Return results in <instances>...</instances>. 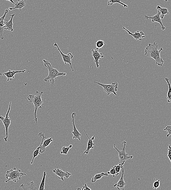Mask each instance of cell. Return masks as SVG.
<instances>
[{
	"instance_id": "8d00e7d4",
	"label": "cell",
	"mask_w": 171,
	"mask_h": 190,
	"mask_svg": "<svg viewBox=\"0 0 171 190\" xmlns=\"http://www.w3.org/2000/svg\"><path fill=\"white\" fill-rule=\"evenodd\" d=\"M169 1V0H165V2H167V1Z\"/></svg>"
},
{
	"instance_id": "7402d4cb",
	"label": "cell",
	"mask_w": 171,
	"mask_h": 190,
	"mask_svg": "<svg viewBox=\"0 0 171 190\" xmlns=\"http://www.w3.org/2000/svg\"><path fill=\"white\" fill-rule=\"evenodd\" d=\"M20 187L22 188L23 190H39V189L38 188L35 186L34 183L33 181H31L30 183H26V185H24V184H22L20 186Z\"/></svg>"
},
{
	"instance_id": "30bf717a",
	"label": "cell",
	"mask_w": 171,
	"mask_h": 190,
	"mask_svg": "<svg viewBox=\"0 0 171 190\" xmlns=\"http://www.w3.org/2000/svg\"><path fill=\"white\" fill-rule=\"evenodd\" d=\"M53 171L54 173L56 174L59 179L62 180L63 181H64L63 179L64 177H66L67 178H68L72 175V174L69 173L67 171H66V172H63L62 169H60L58 167L54 169Z\"/></svg>"
},
{
	"instance_id": "4316f807",
	"label": "cell",
	"mask_w": 171,
	"mask_h": 190,
	"mask_svg": "<svg viewBox=\"0 0 171 190\" xmlns=\"http://www.w3.org/2000/svg\"><path fill=\"white\" fill-rule=\"evenodd\" d=\"M46 172L45 171H44L43 172V175L41 183L40 184V188H39V190H44L45 186V181L46 177Z\"/></svg>"
},
{
	"instance_id": "8fae6325",
	"label": "cell",
	"mask_w": 171,
	"mask_h": 190,
	"mask_svg": "<svg viewBox=\"0 0 171 190\" xmlns=\"http://www.w3.org/2000/svg\"><path fill=\"white\" fill-rule=\"evenodd\" d=\"M99 49L96 48L95 49H92V55L93 56L95 62L96 64L97 67L98 68L99 67V60H101L102 58L104 57V55L102 53H99L98 52Z\"/></svg>"
},
{
	"instance_id": "f1b7e54d",
	"label": "cell",
	"mask_w": 171,
	"mask_h": 190,
	"mask_svg": "<svg viewBox=\"0 0 171 190\" xmlns=\"http://www.w3.org/2000/svg\"><path fill=\"white\" fill-rule=\"evenodd\" d=\"M125 162H123L122 163H119L118 165L115 166V169L116 171V176L118 175H119L120 172V170L122 169V168H124L123 167V165L124 164V163Z\"/></svg>"
},
{
	"instance_id": "52a82bcc",
	"label": "cell",
	"mask_w": 171,
	"mask_h": 190,
	"mask_svg": "<svg viewBox=\"0 0 171 190\" xmlns=\"http://www.w3.org/2000/svg\"><path fill=\"white\" fill-rule=\"evenodd\" d=\"M122 144H124V147L122 148V150L121 151L118 150L116 147H115V144H114V148L118 151V157L120 159V163H122L123 162H125L128 159H132L133 156H129L128 154H127L125 151V147L127 142L124 141L122 142Z\"/></svg>"
},
{
	"instance_id": "d6a6232c",
	"label": "cell",
	"mask_w": 171,
	"mask_h": 190,
	"mask_svg": "<svg viewBox=\"0 0 171 190\" xmlns=\"http://www.w3.org/2000/svg\"><path fill=\"white\" fill-rule=\"evenodd\" d=\"M160 186V180H158L157 181H155L154 183L153 188L155 190H156V189L158 188Z\"/></svg>"
},
{
	"instance_id": "5bb4252c",
	"label": "cell",
	"mask_w": 171,
	"mask_h": 190,
	"mask_svg": "<svg viewBox=\"0 0 171 190\" xmlns=\"http://www.w3.org/2000/svg\"><path fill=\"white\" fill-rule=\"evenodd\" d=\"M161 13L160 11H158L157 14L153 16L152 17H148L147 16L145 15L146 19L148 20V19H150L152 20V22H157L160 24L161 26V29L163 30H164L166 29V27H164V26L162 24V22L161 21V19L160 17Z\"/></svg>"
},
{
	"instance_id": "d590c367",
	"label": "cell",
	"mask_w": 171,
	"mask_h": 190,
	"mask_svg": "<svg viewBox=\"0 0 171 190\" xmlns=\"http://www.w3.org/2000/svg\"><path fill=\"white\" fill-rule=\"evenodd\" d=\"M6 1H9L11 3L15 4V3H14V2L13 0H6Z\"/></svg>"
},
{
	"instance_id": "9a60e30c",
	"label": "cell",
	"mask_w": 171,
	"mask_h": 190,
	"mask_svg": "<svg viewBox=\"0 0 171 190\" xmlns=\"http://www.w3.org/2000/svg\"><path fill=\"white\" fill-rule=\"evenodd\" d=\"M121 171L122 172V175L121 178H120L118 182L113 185L114 187H115L118 190H124V186L126 185V183L124 181V177H123L124 172V168L121 169Z\"/></svg>"
},
{
	"instance_id": "d6986e66",
	"label": "cell",
	"mask_w": 171,
	"mask_h": 190,
	"mask_svg": "<svg viewBox=\"0 0 171 190\" xmlns=\"http://www.w3.org/2000/svg\"><path fill=\"white\" fill-rule=\"evenodd\" d=\"M38 135L40 136V137H42V139L41 144H40V145L39 146V147L37 148V149H36V150L34 152V153H33V157L31 163H30V164H33V161H34L35 158L36 157H37V156H38V155L39 154H40V151L42 143L44 139L47 138V137L44 136V133H42V132L39 133L38 134Z\"/></svg>"
},
{
	"instance_id": "d4e9b609",
	"label": "cell",
	"mask_w": 171,
	"mask_h": 190,
	"mask_svg": "<svg viewBox=\"0 0 171 190\" xmlns=\"http://www.w3.org/2000/svg\"><path fill=\"white\" fill-rule=\"evenodd\" d=\"M165 81H166L169 86V90L167 94V100L168 102H171V86L170 83L169 82V78H165Z\"/></svg>"
},
{
	"instance_id": "8992f818",
	"label": "cell",
	"mask_w": 171,
	"mask_h": 190,
	"mask_svg": "<svg viewBox=\"0 0 171 190\" xmlns=\"http://www.w3.org/2000/svg\"><path fill=\"white\" fill-rule=\"evenodd\" d=\"M11 102H10L9 107H8V111L5 115V117H4L2 116H0V121H2L4 125H5L6 132V137L4 138V140L6 142H8V128L11 123V120L8 116L10 111Z\"/></svg>"
},
{
	"instance_id": "e0dca14e",
	"label": "cell",
	"mask_w": 171,
	"mask_h": 190,
	"mask_svg": "<svg viewBox=\"0 0 171 190\" xmlns=\"http://www.w3.org/2000/svg\"><path fill=\"white\" fill-rule=\"evenodd\" d=\"M8 9L5 10V13L3 15L2 17H0V39L3 40L4 37L3 36L4 27H5V24H4V20L6 15L8 14Z\"/></svg>"
},
{
	"instance_id": "603a6c76",
	"label": "cell",
	"mask_w": 171,
	"mask_h": 190,
	"mask_svg": "<svg viewBox=\"0 0 171 190\" xmlns=\"http://www.w3.org/2000/svg\"><path fill=\"white\" fill-rule=\"evenodd\" d=\"M108 172H102L101 173L96 174L92 178V180H91V182L92 183H94L97 180L101 179L102 178V177L108 176Z\"/></svg>"
},
{
	"instance_id": "4dcf8cb0",
	"label": "cell",
	"mask_w": 171,
	"mask_h": 190,
	"mask_svg": "<svg viewBox=\"0 0 171 190\" xmlns=\"http://www.w3.org/2000/svg\"><path fill=\"white\" fill-rule=\"evenodd\" d=\"M108 172V175H112L113 177H114L115 175H116V172L115 169V166L111 168V170H110L109 172Z\"/></svg>"
},
{
	"instance_id": "6da1fadb",
	"label": "cell",
	"mask_w": 171,
	"mask_h": 190,
	"mask_svg": "<svg viewBox=\"0 0 171 190\" xmlns=\"http://www.w3.org/2000/svg\"><path fill=\"white\" fill-rule=\"evenodd\" d=\"M162 50V48L158 50V46L156 42L153 43H149L145 50V55L152 58L156 61V65L161 66L164 63L163 60L160 56L161 52Z\"/></svg>"
},
{
	"instance_id": "1f68e13d",
	"label": "cell",
	"mask_w": 171,
	"mask_h": 190,
	"mask_svg": "<svg viewBox=\"0 0 171 190\" xmlns=\"http://www.w3.org/2000/svg\"><path fill=\"white\" fill-rule=\"evenodd\" d=\"M163 130H166L168 132V134L167 135V137H168L171 135V125H168Z\"/></svg>"
},
{
	"instance_id": "2e32d148",
	"label": "cell",
	"mask_w": 171,
	"mask_h": 190,
	"mask_svg": "<svg viewBox=\"0 0 171 190\" xmlns=\"http://www.w3.org/2000/svg\"><path fill=\"white\" fill-rule=\"evenodd\" d=\"M123 29L125 30L126 31H127L129 34L132 36L134 39L136 40L142 41V39L145 37V34L142 31H137L134 34H133V33H131V32L129 31V30L127 29L125 27H123Z\"/></svg>"
},
{
	"instance_id": "ffe728a7",
	"label": "cell",
	"mask_w": 171,
	"mask_h": 190,
	"mask_svg": "<svg viewBox=\"0 0 171 190\" xmlns=\"http://www.w3.org/2000/svg\"><path fill=\"white\" fill-rule=\"evenodd\" d=\"M53 141L52 137L50 138H47L46 140L43 141L41 145V147L40 150V153H42L45 151L46 148Z\"/></svg>"
},
{
	"instance_id": "3957f363",
	"label": "cell",
	"mask_w": 171,
	"mask_h": 190,
	"mask_svg": "<svg viewBox=\"0 0 171 190\" xmlns=\"http://www.w3.org/2000/svg\"><path fill=\"white\" fill-rule=\"evenodd\" d=\"M43 93V91L40 92L36 90L35 95L31 94L27 97L29 102L32 103L34 106L35 108L34 112V119L33 121L35 122L37 124L38 121L37 115V110L38 108L42 109V105L44 104L42 100V96Z\"/></svg>"
},
{
	"instance_id": "836d02e7",
	"label": "cell",
	"mask_w": 171,
	"mask_h": 190,
	"mask_svg": "<svg viewBox=\"0 0 171 190\" xmlns=\"http://www.w3.org/2000/svg\"><path fill=\"white\" fill-rule=\"evenodd\" d=\"M168 146V149L167 156L168 157H169L171 163V146L170 145H169Z\"/></svg>"
},
{
	"instance_id": "44dd1931",
	"label": "cell",
	"mask_w": 171,
	"mask_h": 190,
	"mask_svg": "<svg viewBox=\"0 0 171 190\" xmlns=\"http://www.w3.org/2000/svg\"><path fill=\"white\" fill-rule=\"evenodd\" d=\"M26 5V0H18V2L15 4V7L14 8H9V9L10 11L15 9H18L21 11V9L25 7Z\"/></svg>"
},
{
	"instance_id": "277c9868",
	"label": "cell",
	"mask_w": 171,
	"mask_h": 190,
	"mask_svg": "<svg viewBox=\"0 0 171 190\" xmlns=\"http://www.w3.org/2000/svg\"><path fill=\"white\" fill-rule=\"evenodd\" d=\"M26 175L25 173L21 172V170L14 168L13 169H10L7 171L5 175V177L8 179L5 181L6 182H8L10 181H12L16 182L18 180H21L22 175Z\"/></svg>"
},
{
	"instance_id": "5b68a950",
	"label": "cell",
	"mask_w": 171,
	"mask_h": 190,
	"mask_svg": "<svg viewBox=\"0 0 171 190\" xmlns=\"http://www.w3.org/2000/svg\"><path fill=\"white\" fill-rule=\"evenodd\" d=\"M95 83L98 84L103 88L104 91L109 95L110 94H113L115 96H117L116 92L118 90V83L117 82L112 83L111 84H105L95 82Z\"/></svg>"
},
{
	"instance_id": "ac0fdd59",
	"label": "cell",
	"mask_w": 171,
	"mask_h": 190,
	"mask_svg": "<svg viewBox=\"0 0 171 190\" xmlns=\"http://www.w3.org/2000/svg\"><path fill=\"white\" fill-rule=\"evenodd\" d=\"M15 14H13L12 15H10V20L8 21V20L5 19L4 20V24H5V27L4 29L7 30H9L11 32L14 31V29L13 28V19L14 17L15 16Z\"/></svg>"
},
{
	"instance_id": "f546056e",
	"label": "cell",
	"mask_w": 171,
	"mask_h": 190,
	"mask_svg": "<svg viewBox=\"0 0 171 190\" xmlns=\"http://www.w3.org/2000/svg\"><path fill=\"white\" fill-rule=\"evenodd\" d=\"M95 44L96 45V48L99 49L103 47L105 45V42L102 40H98Z\"/></svg>"
},
{
	"instance_id": "83f0119b",
	"label": "cell",
	"mask_w": 171,
	"mask_h": 190,
	"mask_svg": "<svg viewBox=\"0 0 171 190\" xmlns=\"http://www.w3.org/2000/svg\"><path fill=\"white\" fill-rule=\"evenodd\" d=\"M72 145L70 144L67 147L63 146L62 147L61 151H60V153L62 154L67 155L68 151H69L70 149L72 148Z\"/></svg>"
},
{
	"instance_id": "9c48e42d",
	"label": "cell",
	"mask_w": 171,
	"mask_h": 190,
	"mask_svg": "<svg viewBox=\"0 0 171 190\" xmlns=\"http://www.w3.org/2000/svg\"><path fill=\"white\" fill-rule=\"evenodd\" d=\"M26 72V69L24 70L20 71H15L9 70L6 72L0 74V75H3V76H6L7 78V82H9L10 80H12L14 79L15 77V75L16 74L20 73H24Z\"/></svg>"
},
{
	"instance_id": "7a4b0ae2",
	"label": "cell",
	"mask_w": 171,
	"mask_h": 190,
	"mask_svg": "<svg viewBox=\"0 0 171 190\" xmlns=\"http://www.w3.org/2000/svg\"><path fill=\"white\" fill-rule=\"evenodd\" d=\"M44 66L47 68L49 71V75L47 77L45 78L44 80L45 82H47L48 80H50V85L51 87H53L54 83L56 79V78L59 76H65L66 75V74L65 72H59L58 69H55L53 66H52L50 62L48 61L45 60H43Z\"/></svg>"
},
{
	"instance_id": "ba28073f",
	"label": "cell",
	"mask_w": 171,
	"mask_h": 190,
	"mask_svg": "<svg viewBox=\"0 0 171 190\" xmlns=\"http://www.w3.org/2000/svg\"><path fill=\"white\" fill-rule=\"evenodd\" d=\"M54 46L57 47L58 50H59V53H60L61 55L62 59H63V62H64L65 65H66L67 63L69 64L70 65V67L71 69H72V72H74V69L72 67V60L73 58V56L72 55V53H68L67 55H65L64 54V53H62V51H61L60 49L59 48L58 46V45L56 42L54 43Z\"/></svg>"
},
{
	"instance_id": "484cf974",
	"label": "cell",
	"mask_w": 171,
	"mask_h": 190,
	"mask_svg": "<svg viewBox=\"0 0 171 190\" xmlns=\"http://www.w3.org/2000/svg\"><path fill=\"white\" fill-rule=\"evenodd\" d=\"M118 3L121 4L124 6V8H127L128 6L126 4L123 3L120 0H108V6H111L114 4Z\"/></svg>"
},
{
	"instance_id": "e575fe53",
	"label": "cell",
	"mask_w": 171,
	"mask_h": 190,
	"mask_svg": "<svg viewBox=\"0 0 171 190\" xmlns=\"http://www.w3.org/2000/svg\"><path fill=\"white\" fill-rule=\"evenodd\" d=\"M83 184H84V186H82V190H91L90 188L89 187H88L86 184H84L83 182Z\"/></svg>"
},
{
	"instance_id": "4fadbf2b",
	"label": "cell",
	"mask_w": 171,
	"mask_h": 190,
	"mask_svg": "<svg viewBox=\"0 0 171 190\" xmlns=\"http://www.w3.org/2000/svg\"><path fill=\"white\" fill-rule=\"evenodd\" d=\"M84 131L85 132L86 135L87 136L88 139H89V140H88L87 144V149L85 150V151L83 152V155L85 154H88L89 153L90 151V150L91 149H93L95 145V144L93 143V141L95 140V136L94 135L91 138H90L88 136V134H87L85 130H84Z\"/></svg>"
},
{
	"instance_id": "7c38bea8",
	"label": "cell",
	"mask_w": 171,
	"mask_h": 190,
	"mask_svg": "<svg viewBox=\"0 0 171 190\" xmlns=\"http://www.w3.org/2000/svg\"><path fill=\"white\" fill-rule=\"evenodd\" d=\"M76 113L74 112L72 113V124H73V131L72 132V133L73 135V139H78L79 140H81L80 137L82 135L81 133H79L77 129H76V127H75L74 123V118L76 116Z\"/></svg>"
},
{
	"instance_id": "cb8c5ba5",
	"label": "cell",
	"mask_w": 171,
	"mask_h": 190,
	"mask_svg": "<svg viewBox=\"0 0 171 190\" xmlns=\"http://www.w3.org/2000/svg\"><path fill=\"white\" fill-rule=\"evenodd\" d=\"M156 9L160 11L161 14V15L160 16V17L161 19H162L163 18L165 15L169 14V11H168L167 8H162L161 6H158L156 7Z\"/></svg>"
}]
</instances>
